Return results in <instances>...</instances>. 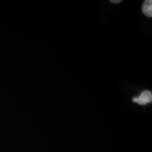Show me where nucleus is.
Here are the masks:
<instances>
[{
    "instance_id": "1",
    "label": "nucleus",
    "mask_w": 152,
    "mask_h": 152,
    "mask_svg": "<svg viewBox=\"0 0 152 152\" xmlns=\"http://www.w3.org/2000/svg\"><path fill=\"white\" fill-rule=\"evenodd\" d=\"M132 102L140 105H146L151 103L152 102V93L149 90L144 91L137 97L132 98Z\"/></svg>"
},
{
    "instance_id": "2",
    "label": "nucleus",
    "mask_w": 152,
    "mask_h": 152,
    "mask_svg": "<svg viewBox=\"0 0 152 152\" xmlns=\"http://www.w3.org/2000/svg\"><path fill=\"white\" fill-rule=\"evenodd\" d=\"M142 13L148 18L152 16V1L151 0H146L144 1L142 7Z\"/></svg>"
},
{
    "instance_id": "3",
    "label": "nucleus",
    "mask_w": 152,
    "mask_h": 152,
    "mask_svg": "<svg viewBox=\"0 0 152 152\" xmlns=\"http://www.w3.org/2000/svg\"><path fill=\"white\" fill-rule=\"evenodd\" d=\"M111 2L113 4H118L122 2V0H118V1L117 0L116 1H115V0H111Z\"/></svg>"
}]
</instances>
